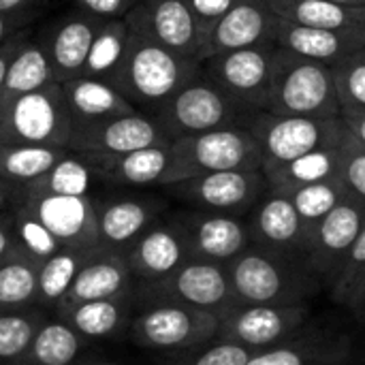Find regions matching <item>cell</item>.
<instances>
[{"label":"cell","instance_id":"10","mask_svg":"<svg viewBox=\"0 0 365 365\" xmlns=\"http://www.w3.org/2000/svg\"><path fill=\"white\" fill-rule=\"evenodd\" d=\"M220 317L178 304L145 306L128 325L135 344L158 353H182L212 342L218 336Z\"/></svg>","mask_w":365,"mask_h":365},{"label":"cell","instance_id":"28","mask_svg":"<svg viewBox=\"0 0 365 365\" xmlns=\"http://www.w3.org/2000/svg\"><path fill=\"white\" fill-rule=\"evenodd\" d=\"M60 86L68 113L73 118V126L137 111V107L130 105L126 96L107 81L79 75L68 81H62Z\"/></svg>","mask_w":365,"mask_h":365},{"label":"cell","instance_id":"6","mask_svg":"<svg viewBox=\"0 0 365 365\" xmlns=\"http://www.w3.org/2000/svg\"><path fill=\"white\" fill-rule=\"evenodd\" d=\"M150 115L173 141L207 130L244 126V122L252 113L242 109L201 71L192 81L180 88Z\"/></svg>","mask_w":365,"mask_h":365},{"label":"cell","instance_id":"30","mask_svg":"<svg viewBox=\"0 0 365 365\" xmlns=\"http://www.w3.org/2000/svg\"><path fill=\"white\" fill-rule=\"evenodd\" d=\"M272 11L293 24L327 30H365V6L327 0H269Z\"/></svg>","mask_w":365,"mask_h":365},{"label":"cell","instance_id":"19","mask_svg":"<svg viewBox=\"0 0 365 365\" xmlns=\"http://www.w3.org/2000/svg\"><path fill=\"white\" fill-rule=\"evenodd\" d=\"M167 210V201L158 197L115 195L94 197L98 246L126 250L150 225H154Z\"/></svg>","mask_w":365,"mask_h":365},{"label":"cell","instance_id":"27","mask_svg":"<svg viewBox=\"0 0 365 365\" xmlns=\"http://www.w3.org/2000/svg\"><path fill=\"white\" fill-rule=\"evenodd\" d=\"M344 141L338 143V145L319 148V150L308 152V154H304L299 158H293L289 163L263 165L261 171H263V175L267 180L269 190L287 195V192H293V190L310 186V184H319V182H325V180L340 178Z\"/></svg>","mask_w":365,"mask_h":365},{"label":"cell","instance_id":"43","mask_svg":"<svg viewBox=\"0 0 365 365\" xmlns=\"http://www.w3.org/2000/svg\"><path fill=\"white\" fill-rule=\"evenodd\" d=\"M340 178L346 184V188L351 190V195H355L359 201L365 203V150L351 139V135L346 137V141L342 145Z\"/></svg>","mask_w":365,"mask_h":365},{"label":"cell","instance_id":"42","mask_svg":"<svg viewBox=\"0 0 365 365\" xmlns=\"http://www.w3.org/2000/svg\"><path fill=\"white\" fill-rule=\"evenodd\" d=\"M334 71V83L340 107L365 109V53L359 51L342 60Z\"/></svg>","mask_w":365,"mask_h":365},{"label":"cell","instance_id":"58","mask_svg":"<svg viewBox=\"0 0 365 365\" xmlns=\"http://www.w3.org/2000/svg\"><path fill=\"white\" fill-rule=\"evenodd\" d=\"M0 365H4V364H0Z\"/></svg>","mask_w":365,"mask_h":365},{"label":"cell","instance_id":"1","mask_svg":"<svg viewBox=\"0 0 365 365\" xmlns=\"http://www.w3.org/2000/svg\"><path fill=\"white\" fill-rule=\"evenodd\" d=\"M227 274L235 304L297 306L310 304L325 289L306 261L257 246L227 263Z\"/></svg>","mask_w":365,"mask_h":365},{"label":"cell","instance_id":"11","mask_svg":"<svg viewBox=\"0 0 365 365\" xmlns=\"http://www.w3.org/2000/svg\"><path fill=\"white\" fill-rule=\"evenodd\" d=\"M312 317L310 304L297 306H259V304H235L220 314L218 336L242 344L255 353L282 344L284 340L308 327Z\"/></svg>","mask_w":365,"mask_h":365},{"label":"cell","instance_id":"3","mask_svg":"<svg viewBox=\"0 0 365 365\" xmlns=\"http://www.w3.org/2000/svg\"><path fill=\"white\" fill-rule=\"evenodd\" d=\"M165 186L216 171H257L263 167L261 148L244 126H229L173 139Z\"/></svg>","mask_w":365,"mask_h":365},{"label":"cell","instance_id":"38","mask_svg":"<svg viewBox=\"0 0 365 365\" xmlns=\"http://www.w3.org/2000/svg\"><path fill=\"white\" fill-rule=\"evenodd\" d=\"M47 317L32 308L0 310V364L17 365Z\"/></svg>","mask_w":365,"mask_h":365},{"label":"cell","instance_id":"34","mask_svg":"<svg viewBox=\"0 0 365 365\" xmlns=\"http://www.w3.org/2000/svg\"><path fill=\"white\" fill-rule=\"evenodd\" d=\"M83 346V338L60 317L45 319L30 349L17 365H73Z\"/></svg>","mask_w":365,"mask_h":365},{"label":"cell","instance_id":"52","mask_svg":"<svg viewBox=\"0 0 365 365\" xmlns=\"http://www.w3.org/2000/svg\"><path fill=\"white\" fill-rule=\"evenodd\" d=\"M43 0H0V13H34Z\"/></svg>","mask_w":365,"mask_h":365},{"label":"cell","instance_id":"18","mask_svg":"<svg viewBox=\"0 0 365 365\" xmlns=\"http://www.w3.org/2000/svg\"><path fill=\"white\" fill-rule=\"evenodd\" d=\"M246 220L252 246L306 261L310 233L287 195L267 190Z\"/></svg>","mask_w":365,"mask_h":365},{"label":"cell","instance_id":"59","mask_svg":"<svg viewBox=\"0 0 365 365\" xmlns=\"http://www.w3.org/2000/svg\"><path fill=\"white\" fill-rule=\"evenodd\" d=\"M137 2H139V0H137Z\"/></svg>","mask_w":365,"mask_h":365},{"label":"cell","instance_id":"33","mask_svg":"<svg viewBox=\"0 0 365 365\" xmlns=\"http://www.w3.org/2000/svg\"><path fill=\"white\" fill-rule=\"evenodd\" d=\"M96 182L98 180H96L92 167L88 165V160L81 154L68 150L47 173H43L36 182H32L30 186L15 192L9 201H13L17 197H26V195L90 197Z\"/></svg>","mask_w":365,"mask_h":365},{"label":"cell","instance_id":"8","mask_svg":"<svg viewBox=\"0 0 365 365\" xmlns=\"http://www.w3.org/2000/svg\"><path fill=\"white\" fill-rule=\"evenodd\" d=\"M137 297L145 306L178 304L212 312L216 317L235 306L227 265L192 257L163 280L139 282Z\"/></svg>","mask_w":365,"mask_h":365},{"label":"cell","instance_id":"45","mask_svg":"<svg viewBox=\"0 0 365 365\" xmlns=\"http://www.w3.org/2000/svg\"><path fill=\"white\" fill-rule=\"evenodd\" d=\"M237 0H186L188 9L192 11L199 30L203 34V43L210 34V30L218 24V19L235 4ZM203 51V49H201Z\"/></svg>","mask_w":365,"mask_h":365},{"label":"cell","instance_id":"4","mask_svg":"<svg viewBox=\"0 0 365 365\" xmlns=\"http://www.w3.org/2000/svg\"><path fill=\"white\" fill-rule=\"evenodd\" d=\"M267 111L306 118H340L334 71L278 47Z\"/></svg>","mask_w":365,"mask_h":365},{"label":"cell","instance_id":"16","mask_svg":"<svg viewBox=\"0 0 365 365\" xmlns=\"http://www.w3.org/2000/svg\"><path fill=\"white\" fill-rule=\"evenodd\" d=\"M160 124L143 111L122 113L98 122L75 124L68 141V150L86 154H124L154 145H169Z\"/></svg>","mask_w":365,"mask_h":365},{"label":"cell","instance_id":"22","mask_svg":"<svg viewBox=\"0 0 365 365\" xmlns=\"http://www.w3.org/2000/svg\"><path fill=\"white\" fill-rule=\"evenodd\" d=\"M133 282L135 278L128 269L124 252L98 246L90 252V257L77 272L73 287L68 289L64 299L56 306V312L73 308L83 302L130 297Z\"/></svg>","mask_w":365,"mask_h":365},{"label":"cell","instance_id":"12","mask_svg":"<svg viewBox=\"0 0 365 365\" xmlns=\"http://www.w3.org/2000/svg\"><path fill=\"white\" fill-rule=\"evenodd\" d=\"M165 190L195 210L246 218L269 190V186L263 171L257 169L205 173L171 184Z\"/></svg>","mask_w":365,"mask_h":365},{"label":"cell","instance_id":"26","mask_svg":"<svg viewBox=\"0 0 365 365\" xmlns=\"http://www.w3.org/2000/svg\"><path fill=\"white\" fill-rule=\"evenodd\" d=\"M353 340L331 329L304 327L278 346L259 351L246 365H346Z\"/></svg>","mask_w":365,"mask_h":365},{"label":"cell","instance_id":"40","mask_svg":"<svg viewBox=\"0 0 365 365\" xmlns=\"http://www.w3.org/2000/svg\"><path fill=\"white\" fill-rule=\"evenodd\" d=\"M9 214H11V225H13L15 248L24 252L26 257H30L34 263L41 265L62 250L60 242L30 212H26L24 207L11 205Z\"/></svg>","mask_w":365,"mask_h":365},{"label":"cell","instance_id":"46","mask_svg":"<svg viewBox=\"0 0 365 365\" xmlns=\"http://www.w3.org/2000/svg\"><path fill=\"white\" fill-rule=\"evenodd\" d=\"M137 0H75V9L98 19H124Z\"/></svg>","mask_w":365,"mask_h":365},{"label":"cell","instance_id":"35","mask_svg":"<svg viewBox=\"0 0 365 365\" xmlns=\"http://www.w3.org/2000/svg\"><path fill=\"white\" fill-rule=\"evenodd\" d=\"M49 83H56L49 58H47L43 45L38 43V38H32L28 34L6 71V79L2 86L0 98L28 94V92L41 90Z\"/></svg>","mask_w":365,"mask_h":365},{"label":"cell","instance_id":"49","mask_svg":"<svg viewBox=\"0 0 365 365\" xmlns=\"http://www.w3.org/2000/svg\"><path fill=\"white\" fill-rule=\"evenodd\" d=\"M34 17V13H0V43L26 30Z\"/></svg>","mask_w":365,"mask_h":365},{"label":"cell","instance_id":"57","mask_svg":"<svg viewBox=\"0 0 365 365\" xmlns=\"http://www.w3.org/2000/svg\"><path fill=\"white\" fill-rule=\"evenodd\" d=\"M361 51H364V53H365V43H364V49H361Z\"/></svg>","mask_w":365,"mask_h":365},{"label":"cell","instance_id":"55","mask_svg":"<svg viewBox=\"0 0 365 365\" xmlns=\"http://www.w3.org/2000/svg\"><path fill=\"white\" fill-rule=\"evenodd\" d=\"M0 210H4V199H2V195H0Z\"/></svg>","mask_w":365,"mask_h":365},{"label":"cell","instance_id":"2","mask_svg":"<svg viewBox=\"0 0 365 365\" xmlns=\"http://www.w3.org/2000/svg\"><path fill=\"white\" fill-rule=\"evenodd\" d=\"M201 73V62L130 32V43L113 86L143 113L156 111Z\"/></svg>","mask_w":365,"mask_h":365},{"label":"cell","instance_id":"25","mask_svg":"<svg viewBox=\"0 0 365 365\" xmlns=\"http://www.w3.org/2000/svg\"><path fill=\"white\" fill-rule=\"evenodd\" d=\"M101 21L103 19L75 9L62 15L60 19H56L38 36V43L43 45L49 58L56 83H62L81 75V66L86 62L94 32L101 26Z\"/></svg>","mask_w":365,"mask_h":365},{"label":"cell","instance_id":"13","mask_svg":"<svg viewBox=\"0 0 365 365\" xmlns=\"http://www.w3.org/2000/svg\"><path fill=\"white\" fill-rule=\"evenodd\" d=\"M364 225L365 203L349 192L310 233L306 263L327 291L336 284L342 263Z\"/></svg>","mask_w":365,"mask_h":365},{"label":"cell","instance_id":"29","mask_svg":"<svg viewBox=\"0 0 365 365\" xmlns=\"http://www.w3.org/2000/svg\"><path fill=\"white\" fill-rule=\"evenodd\" d=\"M68 150L51 145L0 143V195L4 203L47 173Z\"/></svg>","mask_w":365,"mask_h":365},{"label":"cell","instance_id":"44","mask_svg":"<svg viewBox=\"0 0 365 365\" xmlns=\"http://www.w3.org/2000/svg\"><path fill=\"white\" fill-rule=\"evenodd\" d=\"M364 269H365V225H364V229L359 231V235L355 237V242H353V246H351V250H349V255H346V259H344V263H342V269H340V274H338L336 284L329 289V297H331V302H334V304L342 306V299H344V295H346L349 287L353 284V280H355Z\"/></svg>","mask_w":365,"mask_h":365},{"label":"cell","instance_id":"15","mask_svg":"<svg viewBox=\"0 0 365 365\" xmlns=\"http://www.w3.org/2000/svg\"><path fill=\"white\" fill-rule=\"evenodd\" d=\"M192 259L227 265L252 246L248 220L229 214L182 210L171 216Z\"/></svg>","mask_w":365,"mask_h":365},{"label":"cell","instance_id":"14","mask_svg":"<svg viewBox=\"0 0 365 365\" xmlns=\"http://www.w3.org/2000/svg\"><path fill=\"white\" fill-rule=\"evenodd\" d=\"M124 21L130 32L201 62L203 34L186 0H139Z\"/></svg>","mask_w":365,"mask_h":365},{"label":"cell","instance_id":"20","mask_svg":"<svg viewBox=\"0 0 365 365\" xmlns=\"http://www.w3.org/2000/svg\"><path fill=\"white\" fill-rule=\"evenodd\" d=\"M278 15L272 11L269 0H237L210 30L201 62L233 49H244L274 41Z\"/></svg>","mask_w":365,"mask_h":365},{"label":"cell","instance_id":"31","mask_svg":"<svg viewBox=\"0 0 365 365\" xmlns=\"http://www.w3.org/2000/svg\"><path fill=\"white\" fill-rule=\"evenodd\" d=\"M130 43V28L124 19H105L94 32L81 77L101 79L113 86Z\"/></svg>","mask_w":365,"mask_h":365},{"label":"cell","instance_id":"9","mask_svg":"<svg viewBox=\"0 0 365 365\" xmlns=\"http://www.w3.org/2000/svg\"><path fill=\"white\" fill-rule=\"evenodd\" d=\"M276 53L278 45L267 41L212 56L201 62V71L248 113L267 111Z\"/></svg>","mask_w":365,"mask_h":365},{"label":"cell","instance_id":"56","mask_svg":"<svg viewBox=\"0 0 365 365\" xmlns=\"http://www.w3.org/2000/svg\"><path fill=\"white\" fill-rule=\"evenodd\" d=\"M90 365H115V364H90Z\"/></svg>","mask_w":365,"mask_h":365},{"label":"cell","instance_id":"5","mask_svg":"<svg viewBox=\"0 0 365 365\" xmlns=\"http://www.w3.org/2000/svg\"><path fill=\"white\" fill-rule=\"evenodd\" d=\"M73 133L62 86L49 83L41 90L0 98V143L66 148Z\"/></svg>","mask_w":365,"mask_h":365},{"label":"cell","instance_id":"21","mask_svg":"<svg viewBox=\"0 0 365 365\" xmlns=\"http://www.w3.org/2000/svg\"><path fill=\"white\" fill-rule=\"evenodd\" d=\"M124 257L135 280L156 282L182 267L190 252L175 222L158 218L124 250Z\"/></svg>","mask_w":365,"mask_h":365},{"label":"cell","instance_id":"37","mask_svg":"<svg viewBox=\"0 0 365 365\" xmlns=\"http://www.w3.org/2000/svg\"><path fill=\"white\" fill-rule=\"evenodd\" d=\"M92 250L94 248H90V250L62 248L51 259L41 263L38 265V295H36V304L56 308L64 299L68 289L73 287V280H75L77 272L81 269V265L86 263V259L90 257Z\"/></svg>","mask_w":365,"mask_h":365},{"label":"cell","instance_id":"41","mask_svg":"<svg viewBox=\"0 0 365 365\" xmlns=\"http://www.w3.org/2000/svg\"><path fill=\"white\" fill-rule=\"evenodd\" d=\"M252 355H255V351H250L242 344L214 338L212 342H207L203 346L173 353L169 359V365H246Z\"/></svg>","mask_w":365,"mask_h":365},{"label":"cell","instance_id":"24","mask_svg":"<svg viewBox=\"0 0 365 365\" xmlns=\"http://www.w3.org/2000/svg\"><path fill=\"white\" fill-rule=\"evenodd\" d=\"M274 43L295 56L321 62L329 68L364 49L365 30H327L308 28L282 17L276 19Z\"/></svg>","mask_w":365,"mask_h":365},{"label":"cell","instance_id":"51","mask_svg":"<svg viewBox=\"0 0 365 365\" xmlns=\"http://www.w3.org/2000/svg\"><path fill=\"white\" fill-rule=\"evenodd\" d=\"M361 299H365V269L353 280V284L349 287V291H346V295L342 299V306L344 308H353Z\"/></svg>","mask_w":365,"mask_h":365},{"label":"cell","instance_id":"39","mask_svg":"<svg viewBox=\"0 0 365 365\" xmlns=\"http://www.w3.org/2000/svg\"><path fill=\"white\" fill-rule=\"evenodd\" d=\"M351 190L342 182V178L336 180H325L319 184H310L304 188H297L293 192H287L291 203L295 205L299 218L304 220L308 233L317 229V225L349 195ZM284 195V192H282Z\"/></svg>","mask_w":365,"mask_h":365},{"label":"cell","instance_id":"23","mask_svg":"<svg viewBox=\"0 0 365 365\" xmlns=\"http://www.w3.org/2000/svg\"><path fill=\"white\" fill-rule=\"evenodd\" d=\"M171 145V143H169ZM169 145H154L124 154H81L92 167L96 180L107 186L122 188H148L165 186L171 152ZM79 154V152H77Z\"/></svg>","mask_w":365,"mask_h":365},{"label":"cell","instance_id":"17","mask_svg":"<svg viewBox=\"0 0 365 365\" xmlns=\"http://www.w3.org/2000/svg\"><path fill=\"white\" fill-rule=\"evenodd\" d=\"M11 205L30 212L62 248L90 250L98 246L94 195L62 197V195H26L11 201Z\"/></svg>","mask_w":365,"mask_h":365},{"label":"cell","instance_id":"32","mask_svg":"<svg viewBox=\"0 0 365 365\" xmlns=\"http://www.w3.org/2000/svg\"><path fill=\"white\" fill-rule=\"evenodd\" d=\"M128 308L130 297L94 299L60 310L58 317L68 323L83 340H103L113 338L124 327L128 319Z\"/></svg>","mask_w":365,"mask_h":365},{"label":"cell","instance_id":"54","mask_svg":"<svg viewBox=\"0 0 365 365\" xmlns=\"http://www.w3.org/2000/svg\"><path fill=\"white\" fill-rule=\"evenodd\" d=\"M327 2L344 4V6H365V0H327Z\"/></svg>","mask_w":365,"mask_h":365},{"label":"cell","instance_id":"7","mask_svg":"<svg viewBox=\"0 0 365 365\" xmlns=\"http://www.w3.org/2000/svg\"><path fill=\"white\" fill-rule=\"evenodd\" d=\"M244 128H248L259 143L263 165L289 163L319 148L338 145L349 135L340 118L282 115L272 111L248 115Z\"/></svg>","mask_w":365,"mask_h":365},{"label":"cell","instance_id":"36","mask_svg":"<svg viewBox=\"0 0 365 365\" xmlns=\"http://www.w3.org/2000/svg\"><path fill=\"white\" fill-rule=\"evenodd\" d=\"M38 263L17 248L0 263V310H19L36 304Z\"/></svg>","mask_w":365,"mask_h":365},{"label":"cell","instance_id":"50","mask_svg":"<svg viewBox=\"0 0 365 365\" xmlns=\"http://www.w3.org/2000/svg\"><path fill=\"white\" fill-rule=\"evenodd\" d=\"M15 250L13 242V225L9 210H0V263Z\"/></svg>","mask_w":365,"mask_h":365},{"label":"cell","instance_id":"53","mask_svg":"<svg viewBox=\"0 0 365 365\" xmlns=\"http://www.w3.org/2000/svg\"><path fill=\"white\" fill-rule=\"evenodd\" d=\"M351 310V314L361 323V325H365V299H361L359 304H355L353 308H349Z\"/></svg>","mask_w":365,"mask_h":365},{"label":"cell","instance_id":"47","mask_svg":"<svg viewBox=\"0 0 365 365\" xmlns=\"http://www.w3.org/2000/svg\"><path fill=\"white\" fill-rule=\"evenodd\" d=\"M340 120L344 122L351 139L365 150V109L340 107Z\"/></svg>","mask_w":365,"mask_h":365},{"label":"cell","instance_id":"48","mask_svg":"<svg viewBox=\"0 0 365 365\" xmlns=\"http://www.w3.org/2000/svg\"><path fill=\"white\" fill-rule=\"evenodd\" d=\"M26 36H28V28L0 43V92H2V86H4V79H6V71H9V66H11V62H13V58H15V53L21 47Z\"/></svg>","mask_w":365,"mask_h":365}]
</instances>
